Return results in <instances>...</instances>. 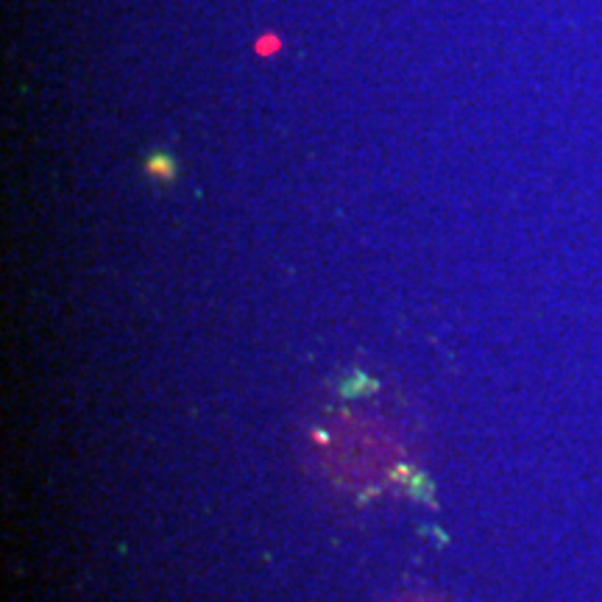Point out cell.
<instances>
[{
	"instance_id": "obj_1",
	"label": "cell",
	"mask_w": 602,
	"mask_h": 602,
	"mask_svg": "<svg viewBox=\"0 0 602 602\" xmlns=\"http://www.w3.org/2000/svg\"><path fill=\"white\" fill-rule=\"evenodd\" d=\"M149 168H151V170H160V174H168V176H170V160H151Z\"/></svg>"
}]
</instances>
